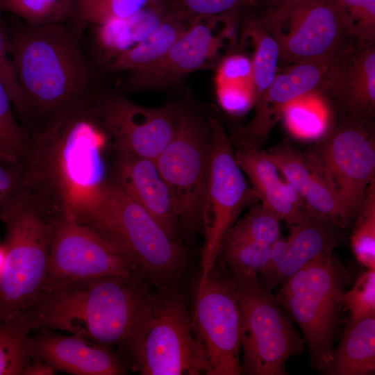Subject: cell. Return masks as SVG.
Instances as JSON below:
<instances>
[{
    "label": "cell",
    "mask_w": 375,
    "mask_h": 375,
    "mask_svg": "<svg viewBox=\"0 0 375 375\" xmlns=\"http://www.w3.org/2000/svg\"><path fill=\"white\" fill-rule=\"evenodd\" d=\"M31 358L76 375H120L127 365L111 348L95 344L76 334L62 335L42 328L29 335Z\"/></svg>",
    "instance_id": "ffe728a7"
},
{
    "label": "cell",
    "mask_w": 375,
    "mask_h": 375,
    "mask_svg": "<svg viewBox=\"0 0 375 375\" xmlns=\"http://www.w3.org/2000/svg\"><path fill=\"white\" fill-rule=\"evenodd\" d=\"M30 331L18 315L0 322V375H22L31 358Z\"/></svg>",
    "instance_id": "f546056e"
},
{
    "label": "cell",
    "mask_w": 375,
    "mask_h": 375,
    "mask_svg": "<svg viewBox=\"0 0 375 375\" xmlns=\"http://www.w3.org/2000/svg\"><path fill=\"white\" fill-rule=\"evenodd\" d=\"M28 195L4 216L5 262L0 276V322L18 316L42 290L55 219Z\"/></svg>",
    "instance_id": "52a82bcc"
},
{
    "label": "cell",
    "mask_w": 375,
    "mask_h": 375,
    "mask_svg": "<svg viewBox=\"0 0 375 375\" xmlns=\"http://www.w3.org/2000/svg\"><path fill=\"white\" fill-rule=\"evenodd\" d=\"M272 247L228 231L219 248L217 260L231 273L256 274L267 263Z\"/></svg>",
    "instance_id": "f1b7e54d"
},
{
    "label": "cell",
    "mask_w": 375,
    "mask_h": 375,
    "mask_svg": "<svg viewBox=\"0 0 375 375\" xmlns=\"http://www.w3.org/2000/svg\"><path fill=\"white\" fill-rule=\"evenodd\" d=\"M317 92L328 107L357 119L372 120L375 109V47L358 44L337 62Z\"/></svg>",
    "instance_id": "ac0fdd59"
},
{
    "label": "cell",
    "mask_w": 375,
    "mask_h": 375,
    "mask_svg": "<svg viewBox=\"0 0 375 375\" xmlns=\"http://www.w3.org/2000/svg\"><path fill=\"white\" fill-rule=\"evenodd\" d=\"M191 324L206 353L208 375L242 374V315L235 278L226 268L215 265L197 290Z\"/></svg>",
    "instance_id": "7c38bea8"
},
{
    "label": "cell",
    "mask_w": 375,
    "mask_h": 375,
    "mask_svg": "<svg viewBox=\"0 0 375 375\" xmlns=\"http://www.w3.org/2000/svg\"><path fill=\"white\" fill-rule=\"evenodd\" d=\"M150 290L137 274L74 281L40 292L19 316L30 331L62 330L101 346L122 349Z\"/></svg>",
    "instance_id": "3957f363"
},
{
    "label": "cell",
    "mask_w": 375,
    "mask_h": 375,
    "mask_svg": "<svg viewBox=\"0 0 375 375\" xmlns=\"http://www.w3.org/2000/svg\"><path fill=\"white\" fill-rule=\"evenodd\" d=\"M189 24L169 15L142 42L101 65V72H131L151 65L160 59L178 40Z\"/></svg>",
    "instance_id": "d4e9b609"
},
{
    "label": "cell",
    "mask_w": 375,
    "mask_h": 375,
    "mask_svg": "<svg viewBox=\"0 0 375 375\" xmlns=\"http://www.w3.org/2000/svg\"><path fill=\"white\" fill-rule=\"evenodd\" d=\"M251 58L242 53H233L220 63L216 74V86L246 85L252 86Z\"/></svg>",
    "instance_id": "60d3db41"
},
{
    "label": "cell",
    "mask_w": 375,
    "mask_h": 375,
    "mask_svg": "<svg viewBox=\"0 0 375 375\" xmlns=\"http://www.w3.org/2000/svg\"><path fill=\"white\" fill-rule=\"evenodd\" d=\"M135 274L131 260L114 244L72 215L56 217L41 291L74 281Z\"/></svg>",
    "instance_id": "4fadbf2b"
},
{
    "label": "cell",
    "mask_w": 375,
    "mask_h": 375,
    "mask_svg": "<svg viewBox=\"0 0 375 375\" xmlns=\"http://www.w3.org/2000/svg\"><path fill=\"white\" fill-rule=\"evenodd\" d=\"M280 218L262 203L253 204L245 217L228 230L272 247L280 238Z\"/></svg>",
    "instance_id": "836d02e7"
},
{
    "label": "cell",
    "mask_w": 375,
    "mask_h": 375,
    "mask_svg": "<svg viewBox=\"0 0 375 375\" xmlns=\"http://www.w3.org/2000/svg\"><path fill=\"white\" fill-rule=\"evenodd\" d=\"M265 152L285 180L303 198L311 178V172L305 155L286 143Z\"/></svg>",
    "instance_id": "8d00e7d4"
},
{
    "label": "cell",
    "mask_w": 375,
    "mask_h": 375,
    "mask_svg": "<svg viewBox=\"0 0 375 375\" xmlns=\"http://www.w3.org/2000/svg\"><path fill=\"white\" fill-rule=\"evenodd\" d=\"M150 290L122 349L142 375H208L205 350L194 334L185 297L175 286Z\"/></svg>",
    "instance_id": "5b68a950"
},
{
    "label": "cell",
    "mask_w": 375,
    "mask_h": 375,
    "mask_svg": "<svg viewBox=\"0 0 375 375\" xmlns=\"http://www.w3.org/2000/svg\"><path fill=\"white\" fill-rule=\"evenodd\" d=\"M235 158L239 167L249 178L261 203L272 210L282 221H296L300 210L286 200L279 188L278 170L259 148L240 147Z\"/></svg>",
    "instance_id": "cb8c5ba5"
},
{
    "label": "cell",
    "mask_w": 375,
    "mask_h": 375,
    "mask_svg": "<svg viewBox=\"0 0 375 375\" xmlns=\"http://www.w3.org/2000/svg\"><path fill=\"white\" fill-rule=\"evenodd\" d=\"M279 49V64L339 60L358 44L339 0H301L259 16Z\"/></svg>",
    "instance_id": "ba28073f"
},
{
    "label": "cell",
    "mask_w": 375,
    "mask_h": 375,
    "mask_svg": "<svg viewBox=\"0 0 375 375\" xmlns=\"http://www.w3.org/2000/svg\"><path fill=\"white\" fill-rule=\"evenodd\" d=\"M342 239L338 227L310 215L290 226L288 240L279 238L272 246L269 259L259 272L260 282L272 292L315 258L333 253Z\"/></svg>",
    "instance_id": "d6986e66"
},
{
    "label": "cell",
    "mask_w": 375,
    "mask_h": 375,
    "mask_svg": "<svg viewBox=\"0 0 375 375\" xmlns=\"http://www.w3.org/2000/svg\"><path fill=\"white\" fill-rule=\"evenodd\" d=\"M350 33L358 44H374L375 0H339Z\"/></svg>",
    "instance_id": "74e56055"
},
{
    "label": "cell",
    "mask_w": 375,
    "mask_h": 375,
    "mask_svg": "<svg viewBox=\"0 0 375 375\" xmlns=\"http://www.w3.org/2000/svg\"><path fill=\"white\" fill-rule=\"evenodd\" d=\"M344 305L351 320L375 315V269H367L357 278L352 288L344 294Z\"/></svg>",
    "instance_id": "f35d334b"
},
{
    "label": "cell",
    "mask_w": 375,
    "mask_h": 375,
    "mask_svg": "<svg viewBox=\"0 0 375 375\" xmlns=\"http://www.w3.org/2000/svg\"><path fill=\"white\" fill-rule=\"evenodd\" d=\"M5 262V251L3 244H0V276L3 268Z\"/></svg>",
    "instance_id": "bcb514c9"
},
{
    "label": "cell",
    "mask_w": 375,
    "mask_h": 375,
    "mask_svg": "<svg viewBox=\"0 0 375 375\" xmlns=\"http://www.w3.org/2000/svg\"><path fill=\"white\" fill-rule=\"evenodd\" d=\"M9 93L0 78V156L22 159L27 142V133L15 121Z\"/></svg>",
    "instance_id": "d590c367"
},
{
    "label": "cell",
    "mask_w": 375,
    "mask_h": 375,
    "mask_svg": "<svg viewBox=\"0 0 375 375\" xmlns=\"http://www.w3.org/2000/svg\"><path fill=\"white\" fill-rule=\"evenodd\" d=\"M151 0H79L76 24L83 28L105 22L130 17Z\"/></svg>",
    "instance_id": "d6a6232c"
},
{
    "label": "cell",
    "mask_w": 375,
    "mask_h": 375,
    "mask_svg": "<svg viewBox=\"0 0 375 375\" xmlns=\"http://www.w3.org/2000/svg\"><path fill=\"white\" fill-rule=\"evenodd\" d=\"M301 0H253V3H262L268 8L285 7L292 5Z\"/></svg>",
    "instance_id": "f6af8a7d"
},
{
    "label": "cell",
    "mask_w": 375,
    "mask_h": 375,
    "mask_svg": "<svg viewBox=\"0 0 375 375\" xmlns=\"http://www.w3.org/2000/svg\"><path fill=\"white\" fill-rule=\"evenodd\" d=\"M169 15L190 24L199 19L222 17L241 10L253 3L252 0H160Z\"/></svg>",
    "instance_id": "1f68e13d"
},
{
    "label": "cell",
    "mask_w": 375,
    "mask_h": 375,
    "mask_svg": "<svg viewBox=\"0 0 375 375\" xmlns=\"http://www.w3.org/2000/svg\"><path fill=\"white\" fill-rule=\"evenodd\" d=\"M155 161L170 191L180 228L187 234L203 229L211 165L208 120L180 107L174 135Z\"/></svg>",
    "instance_id": "30bf717a"
},
{
    "label": "cell",
    "mask_w": 375,
    "mask_h": 375,
    "mask_svg": "<svg viewBox=\"0 0 375 375\" xmlns=\"http://www.w3.org/2000/svg\"><path fill=\"white\" fill-rule=\"evenodd\" d=\"M30 194L28 174L23 163L0 156V221L14 206Z\"/></svg>",
    "instance_id": "e575fe53"
},
{
    "label": "cell",
    "mask_w": 375,
    "mask_h": 375,
    "mask_svg": "<svg viewBox=\"0 0 375 375\" xmlns=\"http://www.w3.org/2000/svg\"><path fill=\"white\" fill-rule=\"evenodd\" d=\"M27 133L21 162L31 194L57 215L82 221L96 206L112 176L103 154L112 147L94 105L43 131Z\"/></svg>",
    "instance_id": "7a4b0ae2"
},
{
    "label": "cell",
    "mask_w": 375,
    "mask_h": 375,
    "mask_svg": "<svg viewBox=\"0 0 375 375\" xmlns=\"http://www.w3.org/2000/svg\"><path fill=\"white\" fill-rule=\"evenodd\" d=\"M94 109L115 153L155 160L174 135L180 107L173 102L144 107L119 92L103 88Z\"/></svg>",
    "instance_id": "9a60e30c"
},
{
    "label": "cell",
    "mask_w": 375,
    "mask_h": 375,
    "mask_svg": "<svg viewBox=\"0 0 375 375\" xmlns=\"http://www.w3.org/2000/svg\"><path fill=\"white\" fill-rule=\"evenodd\" d=\"M10 55L22 95L18 112L27 131H43L92 107L103 89L99 67L86 58L75 24L28 26L12 20Z\"/></svg>",
    "instance_id": "6da1fadb"
},
{
    "label": "cell",
    "mask_w": 375,
    "mask_h": 375,
    "mask_svg": "<svg viewBox=\"0 0 375 375\" xmlns=\"http://www.w3.org/2000/svg\"><path fill=\"white\" fill-rule=\"evenodd\" d=\"M112 176L172 239L178 241L179 222L170 191L154 160L115 153Z\"/></svg>",
    "instance_id": "44dd1931"
},
{
    "label": "cell",
    "mask_w": 375,
    "mask_h": 375,
    "mask_svg": "<svg viewBox=\"0 0 375 375\" xmlns=\"http://www.w3.org/2000/svg\"><path fill=\"white\" fill-rule=\"evenodd\" d=\"M211 136V165L206 197L201 249V274L197 289L202 287L215 267L224 237L247 206L259 199L236 162L231 142L221 122L208 119Z\"/></svg>",
    "instance_id": "8fae6325"
},
{
    "label": "cell",
    "mask_w": 375,
    "mask_h": 375,
    "mask_svg": "<svg viewBox=\"0 0 375 375\" xmlns=\"http://www.w3.org/2000/svg\"><path fill=\"white\" fill-rule=\"evenodd\" d=\"M350 244L358 262L375 269V178L366 190Z\"/></svg>",
    "instance_id": "4dcf8cb0"
},
{
    "label": "cell",
    "mask_w": 375,
    "mask_h": 375,
    "mask_svg": "<svg viewBox=\"0 0 375 375\" xmlns=\"http://www.w3.org/2000/svg\"><path fill=\"white\" fill-rule=\"evenodd\" d=\"M311 178L303 195L307 214L336 227L347 225L344 219L334 182L316 151L305 155Z\"/></svg>",
    "instance_id": "484cf974"
},
{
    "label": "cell",
    "mask_w": 375,
    "mask_h": 375,
    "mask_svg": "<svg viewBox=\"0 0 375 375\" xmlns=\"http://www.w3.org/2000/svg\"><path fill=\"white\" fill-rule=\"evenodd\" d=\"M1 14L0 12V78L9 93L12 103L19 112L22 107V95L13 63L8 58L10 44L7 25L4 24Z\"/></svg>",
    "instance_id": "ab89813d"
},
{
    "label": "cell",
    "mask_w": 375,
    "mask_h": 375,
    "mask_svg": "<svg viewBox=\"0 0 375 375\" xmlns=\"http://www.w3.org/2000/svg\"><path fill=\"white\" fill-rule=\"evenodd\" d=\"M169 17L160 0H151L134 15L93 26L95 58L100 67L116 56L142 42Z\"/></svg>",
    "instance_id": "7402d4cb"
},
{
    "label": "cell",
    "mask_w": 375,
    "mask_h": 375,
    "mask_svg": "<svg viewBox=\"0 0 375 375\" xmlns=\"http://www.w3.org/2000/svg\"><path fill=\"white\" fill-rule=\"evenodd\" d=\"M216 19L188 24L167 53L145 68L128 72L124 85L131 92L176 86L190 73L206 68L217 56L224 35H216Z\"/></svg>",
    "instance_id": "2e32d148"
},
{
    "label": "cell",
    "mask_w": 375,
    "mask_h": 375,
    "mask_svg": "<svg viewBox=\"0 0 375 375\" xmlns=\"http://www.w3.org/2000/svg\"><path fill=\"white\" fill-rule=\"evenodd\" d=\"M80 224L120 249L136 273L156 288L175 286L186 267V253L112 176L91 212Z\"/></svg>",
    "instance_id": "277c9868"
},
{
    "label": "cell",
    "mask_w": 375,
    "mask_h": 375,
    "mask_svg": "<svg viewBox=\"0 0 375 375\" xmlns=\"http://www.w3.org/2000/svg\"><path fill=\"white\" fill-rule=\"evenodd\" d=\"M316 150L335 185L348 226L358 217L375 177V138L372 120L341 117L328 127Z\"/></svg>",
    "instance_id": "5bb4252c"
},
{
    "label": "cell",
    "mask_w": 375,
    "mask_h": 375,
    "mask_svg": "<svg viewBox=\"0 0 375 375\" xmlns=\"http://www.w3.org/2000/svg\"><path fill=\"white\" fill-rule=\"evenodd\" d=\"M351 280V273L337 257L324 253L287 279L275 295L300 327L313 369L322 371L332 359L345 288Z\"/></svg>",
    "instance_id": "8992f818"
},
{
    "label": "cell",
    "mask_w": 375,
    "mask_h": 375,
    "mask_svg": "<svg viewBox=\"0 0 375 375\" xmlns=\"http://www.w3.org/2000/svg\"><path fill=\"white\" fill-rule=\"evenodd\" d=\"M231 274L236 282L242 315V374H287V360L302 353L304 340L258 275Z\"/></svg>",
    "instance_id": "9c48e42d"
},
{
    "label": "cell",
    "mask_w": 375,
    "mask_h": 375,
    "mask_svg": "<svg viewBox=\"0 0 375 375\" xmlns=\"http://www.w3.org/2000/svg\"><path fill=\"white\" fill-rule=\"evenodd\" d=\"M217 95L222 108L234 115L244 114L254 106L251 85L228 84L217 86Z\"/></svg>",
    "instance_id": "b9f144b4"
},
{
    "label": "cell",
    "mask_w": 375,
    "mask_h": 375,
    "mask_svg": "<svg viewBox=\"0 0 375 375\" xmlns=\"http://www.w3.org/2000/svg\"><path fill=\"white\" fill-rule=\"evenodd\" d=\"M56 370L44 361L31 358L24 370L23 375H52Z\"/></svg>",
    "instance_id": "7bdbcfd3"
},
{
    "label": "cell",
    "mask_w": 375,
    "mask_h": 375,
    "mask_svg": "<svg viewBox=\"0 0 375 375\" xmlns=\"http://www.w3.org/2000/svg\"><path fill=\"white\" fill-rule=\"evenodd\" d=\"M338 61L301 62L278 73L263 99L254 106L251 121L238 131L235 141L239 148H259L282 118L287 106L303 96L317 92Z\"/></svg>",
    "instance_id": "e0dca14e"
},
{
    "label": "cell",
    "mask_w": 375,
    "mask_h": 375,
    "mask_svg": "<svg viewBox=\"0 0 375 375\" xmlns=\"http://www.w3.org/2000/svg\"><path fill=\"white\" fill-rule=\"evenodd\" d=\"M79 0H0V12H8L28 26L76 24Z\"/></svg>",
    "instance_id": "83f0119b"
},
{
    "label": "cell",
    "mask_w": 375,
    "mask_h": 375,
    "mask_svg": "<svg viewBox=\"0 0 375 375\" xmlns=\"http://www.w3.org/2000/svg\"><path fill=\"white\" fill-rule=\"evenodd\" d=\"M375 371V315L349 322L329 364L328 375H368Z\"/></svg>",
    "instance_id": "603a6c76"
},
{
    "label": "cell",
    "mask_w": 375,
    "mask_h": 375,
    "mask_svg": "<svg viewBox=\"0 0 375 375\" xmlns=\"http://www.w3.org/2000/svg\"><path fill=\"white\" fill-rule=\"evenodd\" d=\"M279 188L284 198L292 205L301 209L303 206H303V198L286 180L283 181L281 178L279 182Z\"/></svg>",
    "instance_id": "ee69618b"
},
{
    "label": "cell",
    "mask_w": 375,
    "mask_h": 375,
    "mask_svg": "<svg viewBox=\"0 0 375 375\" xmlns=\"http://www.w3.org/2000/svg\"><path fill=\"white\" fill-rule=\"evenodd\" d=\"M282 118L290 133L301 140L322 138L331 124L330 108L315 92L290 103Z\"/></svg>",
    "instance_id": "4316f807"
}]
</instances>
